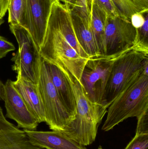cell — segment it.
I'll return each instance as SVG.
<instances>
[{"instance_id":"1","label":"cell","mask_w":148,"mask_h":149,"mask_svg":"<svg viewBox=\"0 0 148 149\" xmlns=\"http://www.w3.org/2000/svg\"><path fill=\"white\" fill-rule=\"evenodd\" d=\"M59 68L73 86L77 105L75 118L61 132L80 144L88 146L95 141L98 127L108 108L91 101L85 93L81 82L65 68Z\"/></svg>"},{"instance_id":"2","label":"cell","mask_w":148,"mask_h":149,"mask_svg":"<svg viewBox=\"0 0 148 149\" xmlns=\"http://www.w3.org/2000/svg\"><path fill=\"white\" fill-rule=\"evenodd\" d=\"M148 109V76L141 72L129 82L109 105L102 130L109 131L128 118H138Z\"/></svg>"},{"instance_id":"3","label":"cell","mask_w":148,"mask_h":149,"mask_svg":"<svg viewBox=\"0 0 148 149\" xmlns=\"http://www.w3.org/2000/svg\"><path fill=\"white\" fill-rule=\"evenodd\" d=\"M46 62L62 66L79 81L89 58L81 56L68 42L50 16L46 34L40 49Z\"/></svg>"},{"instance_id":"4","label":"cell","mask_w":148,"mask_h":149,"mask_svg":"<svg viewBox=\"0 0 148 149\" xmlns=\"http://www.w3.org/2000/svg\"><path fill=\"white\" fill-rule=\"evenodd\" d=\"M148 58V52L135 44L115 60L105 88L104 106L108 108L129 82L142 72L145 60Z\"/></svg>"},{"instance_id":"5","label":"cell","mask_w":148,"mask_h":149,"mask_svg":"<svg viewBox=\"0 0 148 149\" xmlns=\"http://www.w3.org/2000/svg\"><path fill=\"white\" fill-rule=\"evenodd\" d=\"M10 29L18 44V49L12 57V70L17 75L37 85L41 57L40 51L28 31L19 25H10Z\"/></svg>"},{"instance_id":"6","label":"cell","mask_w":148,"mask_h":149,"mask_svg":"<svg viewBox=\"0 0 148 149\" xmlns=\"http://www.w3.org/2000/svg\"><path fill=\"white\" fill-rule=\"evenodd\" d=\"M37 86L44 108L45 123L51 130L62 131L75 117L61 101L50 79L46 61L42 58Z\"/></svg>"},{"instance_id":"7","label":"cell","mask_w":148,"mask_h":149,"mask_svg":"<svg viewBox=\"0 0 148 149\" xmlns=\"http://www.w3.org/2000/svg\"><path fill=\"white\" fill-rule=\"evenodd\" d=\"M128 49L111 56L98 55L89 58L84 67L80 82L91 101L104 105L105 88L113 63Z\"/></svg>"},{"instance_id":"8","label":"cell","mask_w":148,"mask_h":149,"mask_svg":"<svg viewBox=\"0 0 148 149\" xmlns=\"http://www.w3.org/2000/svg\"><path fill=\"white\" fill-rule=\"evenodd\" d=\"M136 36V29L130 20L120 16H107L104 55L111 56L133 47Z\"/></svg>"},{"instance_id":"9","label":"cell","mask_w":148,"mask_h":149,"mask_svg":"<svg viewBox=\"0 0 148 149\" xmlns=\"http://www.w3.org/2000/svg\"><path fill=\"white\" fill-rule=\"evenodd\" d=\"M57 0H26L20 26L27 30L40 51L46 34L53 4Z\"/></svg>"},{"instance_id":"10","label":"cell","mask_w":148,"mask_h":149,"mask_svg":"<svg viewBox=\"0 0 148 149\" xmlns=\"http://www.w3.org/2000/svg\"><path fill=\"white\" fill-rule=\"evenodd\" d=\"M4 86L6 117L14 120L19 128L30 131L36 130L39 123L13 86L12 81L8 79Z\"/></svg>"},{"instance_id":"11","label":"cell","mask_w":148,"mask_h":149,"mask_svg":"<svg viewBox=\"0 0 148 149\" xmlns=\"http://www.w3.org/2000/svg\"><path fill=\"white\" fill-rule=\"evenodd\" d=\"M32 144L45 149H87L61 131L24 130Z\"/></svg>"},{"instance_id":"12","label":"cell","mask_w":148,"mask_h":149,"mask_svg":"<svg viewBox=\"0 0 148 149\" xmlns=\"http://www.w3.org/2000/svg\"><path fill=\"white\" fill-rule=\"evenodd\" d=\"M0 149H45L33 145L24 130L9 122L0 107Z\"/></svg>"},{"instance_id":"13","label":"cell","mask_w":148,"mask_h":149,"mask_svg":"<svg viewBox=\"0 0 148 149\" xmlns=\"http://www.w3.org/2000/svg\"><path fill=\"white\" fill-rule=\"evenodd\" d=\"M52 83L64 107L75 118L76 98L73 86L66 74L58 66L46 62Z\"/></svg>"},{"instance_id":"14","label":"cell","mask_w":148,"mask_h":149,"mask_svg":"<svg viewBox=\"0 0 148 149\" xmlns=\"http://www.w3.org/2000/svg\"><path fill=\"white\" fill-rule=\"evenodd\" d=\"M12 84L39 123H45V115L38 86L17 75Z\"/></svg>"},{"instance_id":"15","label":"cell","mask_w":148,"mask_h":149,"mask_svg":"<svg viewBox=\"0 0 148 149\" xmlns=\"http://www.w3.org/2000/svg\"><path fill=\"white\" fill-rule=\"evenodd\" d=\"M70 12L76 36L80 45L89 58L100 55L91 30L90 20L81 17L72 10Z\"/></svg>"},{"instance_id":"16","label":"cell","mask_w":148,"mask_h":149,"mask_svg":"<svg viewBox=\"0 0 148 149\" xmlns=\"http://www.w3.org/2000/svg\"><path fill=\"white\" fill-rule=\"evenodd\" d=\"M107 15L96 5L93 4L90 16V25L100 55L105 52V36Z\"/></svg>"},{"instance_id":"17","label":"cell","mask_w":148,"mask_h":149,"mask_svg":"<svg viewBox=\"0 0 148 149\" xmlns=\"http://www.w3.org/2000/svg\"><path fill=\"white\" fill-rule=\"evenodd\" d=\"M26 0H10L8 7L10 25H20L25 12Z\"/></svg>"},{"instance_id":"18","label":"cell","mask_w":148,"mask_h":149,"mask_svg":"<svg viewBox=\"0 0 148 149\" xmlns=\"http://www.w3.org/2000/svg\"><path fill=\"white\" fill-rule=\"evenodd\" d=\"M119 15L130 20L132 15L140 12L136 6L130 0H112Z\"/></svg>"},{"instance_id":"19","label":"cell","mask_w":148,"mask_h":149,"mask_svg":"<svg viewBox=\"0 0 148 149\" xmlns=\"http://www.w3.org/2000/svg\"><path fill=\"white\" fill-rule=\"evenodd\" d=\"M136 30L135 44L140 49L148 52V14L146 15L142 26Z\"/></svg>"},{"instance_id":"20","label":"cell","mask_w":148,"mask_h":149,"mask_svg":"<svg viewBox=\"0 0 148 149\" xmlns=\"http://www.w3.org/2000/svg\"><path fill=\"white\" fill-rule=\"evenodd\" d=\"M93 5V0H76L75 6L72 10L80 16L90 20Z\"/></svg>"},{"instance_id":"21","label":"cell","mask_w":148,"mask_h":149,"mask_svg":"<svg viewBox=\"0 0 148 149\" xmlns=\"http://www.w3.org/2000/svg\"><path fill=\"white\" fill-rule=\"evenodd\" d=\"M93 4L104 11L107 16H120L112 0H93Z\"/></svg>"},{"instance_id":"22","label":"cell","mask_w":148,"mask_h":149,"mask_svg":"<svg viewBox=\"0 0 148 149\" xmlns=\"http://www.w3.org/2000/svg\"><path fill=\"white\" fill-rule=\"evenodd\" d=\"M124 149H148V134H136Z\"/></svg>"},{"instance_id":"23","label":"cell","mask_w":148,"mask_h":149,"mask_svg":"<svg viewBox=\"0 0 148 149\" xmlns=\"http://www.w3.org/2000/svg\"><path fill=\"white\" fill-rule=\"evenodd\" d=\"M137 119L138 122L136 134H148V109Z\"/></svg>"},{"instance_id":"24","label":"cell","mask_w":148,"mask_h":149,"mask_svg":"<svg viewBox=\"0 0 148 149\" xmlns=\"http://www.w3.org/2000/svg\"><path fill=\"white\" fill-rule=\"evenodd\" d=\"M15 50V48L12 43L0 36V59L5 57L10 52Z\"/></svg>"},{"instance_id":"25","label":"cell","mask_w":148,"mask_h":149,"mask_svg":"<svg viewBox=\"0 0 148 149\" xmlns=\"http://www.w3.org/2000/svg\"><path fill=\"white\" fill-rule=\"evenodd\" d=\"M148 14V10L138 12L132 15L130 22L136 29H139L142 26L145 21L146 15Z\"/></svg>"},{"instance_id":"26","label":"cell","mask_w":148,"mask_h":149,"mask_svg":"<svg viewBox=\"0 0 148 149\" xmlns=\"http://www.w3.org/2000/svg\"><path fill=\"white\" fill-rule=\"evenodd\" d=\"M140 12L148 10V0H130Z\"/></svg>"},{"instance_id":"27","label":"cell","mask_w":148,"mask_h":149,"mask_svg":"<svg viewBox=\"0 0 148 149\" xmlns=\"http://www.w3.org/2000/svg\"><path fill=\"white\" fill-rule=\"evenodd\" d=\"M9 1L10 0H0L1 8V16L3 18L8 10V5Z\"/></svg>"},{"instance_id":"28","label":"cell","mask_w":148,"mask_h":149,"mask_svg":"<svg viewBox=\"0 0 148 149\" xmlns=\"http://www.w3.org/2000/svg\"><path fill=\"white\" fill-rule=\"evenodd\" d=\"M76 0H64L63 4L67 9L71 10L75 6Z\"/></svg>"},{"instance_id":"29","label":"cell","mask_w":148,"mask_h":149,"mask_svg":"<svg viewBox=\"0 0 148 149\" xmlns=\"http://www.w3.org/2000/svg\"><path fill=\"white\" fill-rule=\"evenodd\" d=\"M5 86L4 84L0 80V100L4 101L5 97Z\"/></svg>"},{"instance_id":"30","label":"cell","mask_w":148,"mask_h":149,"mask_svg":"<svg viewBox=\"0 0 148 149\" xmlns=\"http://www.w3.org/2000/svg\"><path fill=\"white\" fill-rule=\"evenodd\" d=\"M3 22V17L1 16V2H0V26L2 24Z\"/></svg>"},{"instance_id":"31","label":"cell","mask_w":148,"mask_h":149,"mask_svg":"<svg viewBox=\"0 0 148 149\" xmlns=\"http://www.w3.org/2000/svg\"><path fill=\"white\" fill-rule=\"evenodd\" d=\"M57 1H59L61 2H62L63 3H64V0H57Z\"/></svg>"},{"instance_id":"32","label":"cell","mask_w":148,"mask_h":149,"mask_svg":"<svg viewBox=\"0 0 148 149\" xmlns=\"http://www.w3.org/2000/svg\"><path fill=\"white\" fill-rule=\"evenodd\" d=\"M97 149H103L101 146H99V148H98Z\"/></svg>"}]
</instances>
